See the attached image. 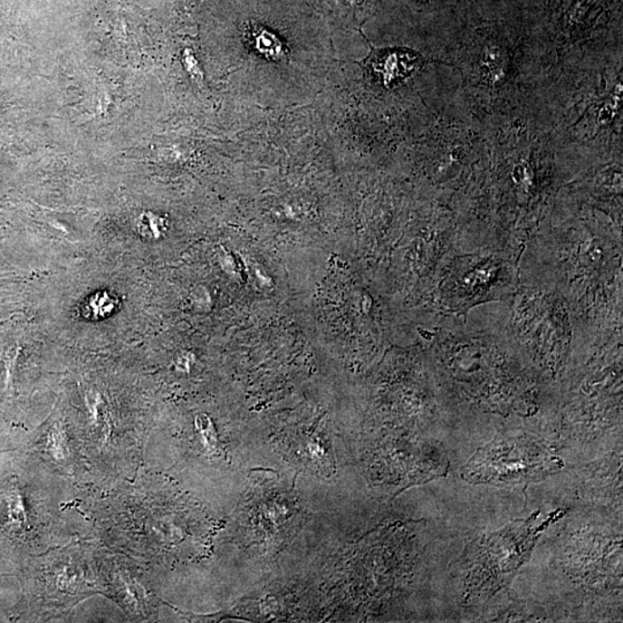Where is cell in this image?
I'll use <instances>...</instances> for the list:
<instances>
[{"instance_id":"6","label":"cell","mask_w":623,"mask_h":623,"mask_svg":"<svg viewBox=\"0 0 623 623\" xmlns=\"http://www.w3.org/2000/svg\"><path fill=\"white\" fill-rule=\"evenodd\" d=\"M519 286V260L513 256L492 251L457 254L436 285V311L466 317L477 306L508 301Z\"/></svg>"},{"instance_id":"7","label":"cell","mask_w":623,"mask_h":623,"mask_svg":"<svg viewBox=\"0 0 623 623\" xmlns=\"http://www.w3.org/2000/svg\"><path fill=\"white\" fill-rule=\"evenodd\" d=\"M563 461L529 433L499 435L462 466L461 477L473 485L528 486L558 474Z\"/></svg>"},{"instance_id":"9","label":"cell","mask_w":623,"mask_h":623,"mask_svg":"<svg viewBox=\"0 0 623 623\" xmlns=\"http://www.w3.org/2000/svg\"><path fill=\"white\" fill-rule=\"evenodd\" d=\"M580 492L589 503L621 508V450L604 460L584 466L580 474Z\"/></svg>"},{"instance_id":"3","label":"cell","mask_w":623,"mask_h":623,"mask_svg":"<svg viewBox=\"0 0 623 623\" xmlns=\"http://www.w3.org/2000/svg\"><path fill=\"white\" fill-rule=\"evenodd\" d=\"M622 331L580 340L572 351L561 406L562 436L589 441L621 423Z\"/></svg>"},{"instance_id":"10","label":"cell","mask_w":623,"mask_h":623,"mask_svg":"<svg viewBox=\"0 0 623 623\" xmlns=\"http://www.w3.org/2000/svg\"><path fill=\"white\" fill-rule=\"evenodd\" d=\"M417 54L401 52H386L378 56L374 67L380 72L385 83L389 85L395 80L406 77L418 65Z\"/></svg>"},{"instance_id":"4","label":"cell","mask_w":623,"mask_h":623,"mask_svg":"<svg viewBox=\"0 0 623 623\" xmlns=\"http://www.w3.org/2000/svg\"><path fill=\"white\" fill-rule=\"evenodd\" d=\"M501 313L509 334L547 385L562 382L575 348V326L566 299L555 290L520 284Z\"/></svg>"},{"instance_id":"5","label":"cell","mask_w":623,"mask_h":623,"mask_svg":"<svg viewBox=\"0 0 623 623\" xmlns=\"http://www.w3.org/2000/svg\"><path fill=\"white\" fill-rule=\"evenodd\" d=\"M562 513L565 512H553L541 521V512L533 513L528 519L513 522L499 532L471 542L457 566L463 600L484 603L508 588L532 557L541 534Z\"/></svg>"},{"instance_id":"2","label":"cell","mask_w":623,"mask_h":623,"mask_svg":"<svg viewBox=\"0 0 623 623\" xmlns=\"http://www.w3.org/2000/svg\"><path fill=\"white\" fill-rule=\"evenodd\" d=\"M620 235L532 238L519 261L520 284L555 290L566 299L575 336L622 331Z\"/></svg>"},{"instance_id":"1","label":"cell","mask_w":623,"mask_h":623,"mask_svg":"<svg viewBox=\"0 0 623 623\" xmlns=\"http://www.w3.org/2000/svg\"><path fill=\"white\" fill-rule=\"evenodd\" d=\"M437 313L439 323L424 335L433 347L441 389L483 414H536L546 382L522 355L503 315L471 323L467 315Z\"/></svg>"},{"instance_id":"8","label":"cell","mask_w":623,"mask_h":623,"mask_svg":"<svg viewBox=\"0 0 623 623\" xmlns=\"http://www.w3.org/2000/svg\"><path fill=\"white\" fill-rule=\"evenodd\" d=\"M568 580L588 592L621 590L622 542L618 534L579 532L562 557Z\"/></svg>"},{"instance_id":"11","label":"cell","mask_w":623,"mask_h":623,"mask_svg":"<svg viewBox=\"0 0 623 623\" xmlns=\"http://www.w3.org/2000/svg\"><path fill=\"white\" fill-rule=\"evenodd\" d=\"M138 233L145 239H159L162 237L166 226L161 218L153 214H142L138 221Z\"/></svg>"}]
</instances>
